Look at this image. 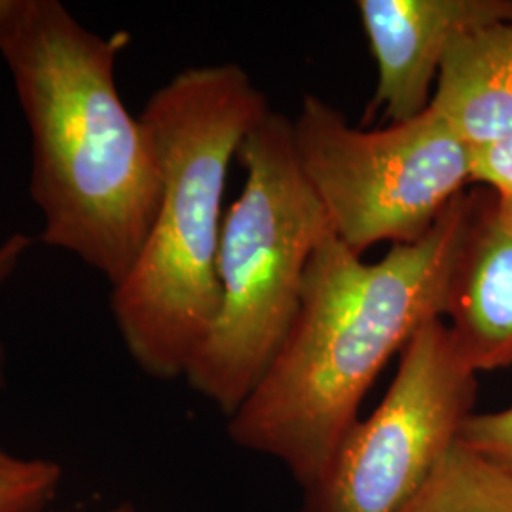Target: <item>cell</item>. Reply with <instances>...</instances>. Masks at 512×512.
Segmentation results:
<instances>
[{"label": "cell", "instance_id": "9", "mask_svg": "<svg viewBox=\"0 0 512 512\" xmlns=\"http://www.w3.org/2000/svg\"><path fill=\"white\" fill-rule=\"evenodd\" d=\"M429 107L473 150L512 137V12L452 44Z\"/></svg>", "mask_w": 512, "mask_h": 512}, {"label": "cell", "instance_id": "6", "mask_svg": "<svg viewBox=\"0 0 512 512\" xmlns=\"http://www.w3.org/2000/svg\"><path fill=\"white\" fill-rule=\"evenodd\" d=\"M476 374L444 319L423 325L401 351L384 401L359 420L302 512H403L473 414Z\"/></svg>", "mask_w": 512, "mask_h": 512}, {"label": "cell", "instance_id": "4", "mask_svg": "<svg viewBox=\"0 0 512 512\" xmlns=\"http://www.w3.org/2000/svg\"><path fill=\"white\" fill-rule=\"evenodd\" d=\"M236 160L245 184L222 222L219 313L184 374L226 418L283 348L311 256L334 234L298 164L293 120L270 110L243 139Z\"/></svg>", "mask_w": 512, "mask_h": 512}, {"label": "cell", "instance_id": "14", "mask_svg": "<svg viewBox=\"0 0 512 512\" xmlns=\"http://www.w3.org/2000/svg\"><path fill=\"white\" fill-rule=\"evenodd\" d=\"M33 238L27 234H10L8 238L0 241V287L16 274L23 258L31 251ZM0 376H2V353H0ZM29 458H19L12 454L2 442H0V476L18 473L19 469L25 467Z\"/></svg>", "mask_w": 512, "mask_h": 512}, {"label": "cell", "instance_id": "11", "mask_svg": "<svg viewBox=\"0 0 512 512\" xmlns=\"http://www.w3.org/2000/svg\"><path fill=\"white\" fill-rule=\"evenodd\" d=\"M63 484L57 461L29 458L18 473L0 476V512H46Z\"/></svg>", "mask_w": 512, "mask_h": 512}, {"label": "cell", "instance_id": "15", "mask_svg": "<svg viewBox=\"0 0 512 512\" xmlns=\"http://www.w3.org/2000/svg\"><path fill=\"white\" fill-rule=\"evenodd\" d=\"M16 8H18V0H0V40L12 23Z\"/></svg>", "mask_w": 512, "mask_h": 512}, {"label": "cell", "instance_id": "10", "mask_svg": "<svg viewBox=\"0 0 512 512\" xmlns=\"http://www.w3.org/2000/svg\"><path fill=\"white\" fill-rule=\"evenodd\" d=\"M403 512H512V473L458 439Z\"/></svg>", "mask_w": 512, "mask_h": 512}, {"label": "cell", "instance_id": "1", "mask_svg": "<svg viewBox=\"0 0 512 512\" xmlns=\"http://www.w3.org/2000/svg\"><path fill=\"white\" fill-rule=\"evenodd\" d=\"M482 196L484 188L465 190L425 238L393 245L378 262H363L334 234L323 239L283 348L228 418L232 442L313 486L389 359L423 325L444 319Z\"/></svg>", "mask_w": 512, "mask_h": 512}, {"label": "cell", "instance_id": "13", "mask_svg": "<svg viewBox=\"0 0 512 512\" xmlns=\"http://www.w3.org/2000/svg\"><path fill=\"white\" fill-rule=\"evenodd\" d=\"M473 184L512 198V137L473 152Z\"/></svg>", "mask_w": 512, "mask_h": 512}, {"label": "cell", "instance_id": "3", "mask_svg": "<svg viewBox=\"0 0 512 512\" xmlns=\"http://www.w3.org/2000/svg\"><path fill=\"white\" fill-rule=\"evenodd\" d=\"M268 112L247 71L220 63L175 74L139 114L158 152L162 198L110 310L131 361L150 378H184L217 319L228 171Z\"/></svg>", "mask_w": 512, "mask_h": 512}, {"label": "cell", "instance_id": "16", "mask_svg": "<svg viewBox=\"0 0 512 512\" xmlns=\"http://www.w3.org/2000/svg\"><path fill=\"white\" fill-rule=\"evenodd\" d=\"M497 207H499V213L503 220L512 228V198H497Z\"/></svg>", "mask_w": 512, "mask_h": 512}, {"label": "cell", "instance_id": "12", "mask_svg": "<svg viewBox=\"0 0 512 512\" xmlns=\"http://www.w3.org/2000/svg\"><path fill=\"white\" fill-rule=\"evenodd\" d=\"M459 439L512 473V406L497 412L471 414Z\"/></svg>", "mask_w": 512, "mask_h": 512}, {"label": "cell", "instance_id": "5", "mask_svg": "<svg viewBox=\"0 0 512 512\" xmlns=\"http://www.w3.org/2000/svg\"><path fill=\"white\" fill-rule=\"evenodd\" d=\"M294 150L334 236L351 253L416 243L473 184V148L437 110L384 129L349 126L317 95L293 120Z\"/></svg>", "mask_w": 512, "mask_h": 512}, {"label": "cell", "instance_id": "17", "mask_svg": "<svg viewBox=\"0 0 512 512\" xmlns=\"http://www.w3.org/2000/svg\"><path fill=\"white\" fill-rule=\"evenodd\" d=\"M105 512H135L129 505H118V507H112L109 511Z\"/></svg>", "mask_w": 512, "mask_h": 512}, {"label": "cell", "instance_id": "8", "mask_svg": "<svg viewBox=\"0 0 512 512\" xmlns=\"http://www.w3.org/2000/svg\"><path fill=\"white\" fill-rule=\"evenodd\" d=\"M444 323L476 374L512 366V228L484 188L461 249Z\"/></svg>", "mask_w": 512, "mask_h": 512}, {"label": "cell", "instance_id": "7", "mask_svg": "<svg viewBox=\"0 0 512 512\" xmlns=\"http://www.w3.org/2000/svg\"><path fill=\"white\" fill-rule=\"evenodd\" d=\"M357 12L378 67L372 109L391 124L429 109L452 44L512 12V0H359Z\"/></svg>", "mask_w": 512, "mask_h": 512}, {"label": "cell", "instance_id": "2", "mask_svg": "<svg viewBox=\"0 0 512 512\" xmlns=\"http://www.w3.org/2000/svg\"><path fill=\"white\" fill-rule=\"evenodd\" d=\"M128 40L88 29L59 0H18L0 40L31 133L40 239L110 289L137 262L162 198L156 147L116 86Z\"/></svg>", "mask_w": 512, "mask_h": 512}]
</instances>
